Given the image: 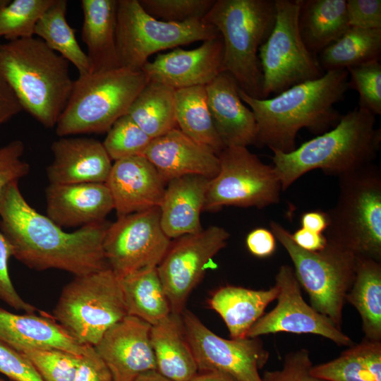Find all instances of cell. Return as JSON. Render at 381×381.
<instances>
[{
	"instance_id": "6da1fadb",
	"label": "cell",
	"mask_w": 381,
	"mask_h": 381,
	"mask_svg": "<svg viewBox=\"0 0 381 381\" xmlns=\"http://www.w3.org/2000/svg\"><path fill=\"white\" fill-rule=\"evenodd\" d=\"M110 223L101 222L66 232L28 204L18 182L0 193V231L13 256L30 269H56L75 276L109 267L102 243Z\"/></svg>"
},
{
	"instance_id": "7a4b0ae2",
	"label": "cell",
	"mask_w": 381,
	"mask_h": 381,
	"mask_svg": "<svg viewBox=\"0 0 381 381\" xmlns=\"http://www.w3.org/2000/svg\"><path fill=\"white\" fill-rule=\"evenodd\" d=\"M348 82V71L341 69L326 71L272 98H253L239 89L241 99L255 118V145L287 153L296 149L301 129L320 135L334 128L341 116L334 106L344 99Z\"/></svg>"
},
{
	"instance_id": "3957f363",
	"label": "cell",
	"mask_w": 381,
	"mask_h": 381,
	"mask_svg": "<svg viewBox=\"0 0 381 381\" xmlns=\"http://www.w3.org/2000/svg\"><path fill=\"white\" fill-rule=\"evenodd\" d=\"M375 116L360 107L341 116L327 132L303 143L290 152L273 150V167L286 190L314 169L340 176L373 164L380 148V128Z\"/></svg>"
},
{
	"instance_id": "277c9868",
	"label": "cell",
	"mask_w": 381,
	"mask_h": 381,
	"mask_svg": "<svg viewBox=\"0 0 381 381\" xmlns=\"http://www.w3.org/2000/svg\"><path fill=\"white\" fill-rule=\"evenodd\" d=\"M69 64L38 37L0 44V77L23 110L47 128L56 126L71 96Z\"/></svg>"
},
{
	"instance_id": "5b68a950",
	"label": "cell",
	"mask_w": 381,
	"mask_h": 381,
	"mask_svg": "<svg viewBox=\"0 0 381 381\" xmlns=\"http://www.w3.org/2000/svg\"><path fill=\"white\" fill-rule=\"evenodd\" d=\"M275 17L274 0H217L203 18L222 37L223 71L253 98L264 99L258 51L270 35Z\"/></svg>"
},
{
	"instance_id": "8992f818",
	"label": "cell",
	"mask_w": 381,
	"mask_h": 381,
	"mask_svg": "<svg viewBox=\"0 0 381 381\" xmlns=\"http://www.w3.org/2000/svg\"><path fill=\"white\" fill-rule=\"evenodd\" d=\"M328 242L353 253L381 260V171L373 164L339 176L334 206L326 212Z\"/></svg>"
},
{
	"instance_id": "52a82bcc",
	"label": "cell",
	"mask_w": 381,
	"mask_h": 381,
	"mask_svg": "<svg viewBox=\"0 0 381 381\" xmlns=\"http://www.w3.org/2000/svg\"><path fill=\"white\" fill-rule=\"evenodd\" d=\"M149 82L142 70L118 68L79 75L60 115L56 133L59 137L107 133Z\"/></svg>"
},
{
	"instance_id": "ba28073f",
	"label": "cell",
	"mask_w": 381,
	"mask_h": 381,
	"mask_svg": "<svg viewBox=\"0 0 381 381\" xmlns=\"http://www.w3.org/2000/svg\"><path fill=\"white\" fill-rule=\"evenodd\" d=\"M126 315L121 279L109 267L75 276L64 287L52 315L77 341L92 346Z\"/></svg>"
},
{
	"instance_id": "9c48e42d",
	"label": "cell",
	"mask_w": 381,
	"mask_h": 381,
	"mask_svg": "<svg viewBox=\"0 0 381 381\" xmlns=\"http://www.w3.org/2000/svg\"><path fill=\"white\" fill-rule=\"evenodd\" d=\"M270 231L285 248L296 277L307 292L310 306L341 328L345 297L356 276L357 256L327 241L324 249L311 252L297 246L291 234L277 222Z\"/></svg>"
},
{
	"instance_id": "30bf717a",
	"label": "cell",
	"mask_w": 381,
	"mask_h": 381,
	"mask_svg": "<svg viewBox=\"0 0 381 381\" xmlns=\"http://www.w3.org/2000/svg\"><path fill=\"white\" fill-rule=\"evenodd\" d=\"M217 29L202 20L170 23L148 14L138 0H118L116 47L120 68L140 71L152 54L219 36Z\"/></svg>"
},
{
	"instance_id": "8fae6325",
	"label": "cell",
	"mask_w": 381,
	"mask_h": 381,
	"mask_svg": "<svg viewBox=\"0 0 381 381\" xmlns=\"http://www.w3.org/2000/svg\"><path fill=\"white\" fill-rule=\"evenodd\" d=\"M275 23L258 51L263 98L320 78L325 73L306 47L298 29L302 0H274Z\"/></svg>"
},
{
	"instance_id": "7c38bea8",
	"label": "cell",
	"mask_w": 381,
	"mask_h": 381,
	"mask_svg": "<svg viewBox=\"0 0 381 381\" xmlns=\"http://www.w3.org/2000/svg\"><path fill=\"white\" fill-rule=\"evenodd\" d=\"M218 157L219 169L209 181L203 210L229 205L261 209L279 202L282 186L273 166L247 147H225Z\"/></svg>"
},
{
	"instance_id": "4fadbf2b",
	"label": "cell",
	"mask_w": 381,
	"mask_h": 381,
	"mask_svg": "<svg viewBox=\"0 0 381 381\" xmlns=\"http://www.w3.org/2000/svg\"><path fill=\"white\" fill-rule=\"evenodd\" d=\"M171 244L160 224V209L118 217L109 225L102 243L109 267L120 278L157 267Z\"/></svg>"
},
{
	"instance_id": "5bb4252c",
	"label": "cell",
	"mask_w": 381,
	"mask_h": 381,
	"mask_svg": "<svg viewBox=\"0 0 381 381\" xmlns=\"http://www.w3.org/2000/svg\"><path fill=\"white\" fill-rule=\"evenodd\" d=\"M181 318L198 372H221L236 381H262L259 370L266 364L269 352L259 337L226 339L188 310Z\"/></svg>"
},
{
	"instance_id": "9a60e30c",
	"label": "cell",
	"mask_w": 381,
	"mask_h": 381,
	"mask_svg": "<svg viewBox=\"0 0 381 381\" xmlns=\"http://www.w3.org/2000/svg\"><path fill=\"white\" fill-rule=\"evenodd\" d=\"M230 236L224 228L211 226L182 236L171 243L157 270L171 313L181 314L188 298L202 279L207 263Z\"/></svg>"
},
{
	"instance_id": "2e32d148",
	"label": "cell",
	"mask_w": 381,
	"mask_h": 381,
	"mask_svg": "<svg viewBox=\"0 0 381 381\" xmlns=\"http://www.w3.org/2000/svg\"><path fill=\"white\" fill-rule=\"evenodd\" d=\"M274 285L278 288L277 304L253 325L246 337L279 332L313 334L327 338L338 346L353 344L341 328L303 300L301 286L291 266L283 265L279 267Z\"/></svg>"
},
{
	"instance_id": "e0dca14e",
	"label": "cell",
	"mask_w": 381,
	"mask_h": 381,
	"mask_svg": "<svg viewBox=\"0 0 381 381\" xmlns=\"http://www.w3.org/2000/svg\"><path fill=\"white\" fill-rule=\"evenodd\" d=\"M150 329L147 322L128 315L94 346L114 381H134L144 373L157 370Z\"/></svg>"
},
{
	"instance_id": "ac0fdd59",
	"label": "cell",
	"mask_w": 381,
	"mask_h": 381,
	"mask_svg": "<svg viewBox=\"0 0 381 381\" xmlns=\"http://www.w3.org/2000/svg\"><path fill=\"white\" fill-rule=\"evenodd\" d=\"M202 42L194 49L177 47L170 52L158 54L141 70L149 81L174 90L206 86L223 71L224 45L220 35Z\"/></svg>"
},
{
	"instance_id": "d6986e66",
	"label": "cell",
	"mask_w": 381,
	"mask_h": 381,
	"mask_svg": "<svg viewBox=\"0 0 381 381\" xmlns=\"http://www.w3.org/2000/svg\"><path fill=\"white\" fill-rule=\"evenodd\" d=\"M105 183L118 217L159 207L165 190V182L144 156L115 161Z\"/></svg>"
},
{
	"instance_id": "ffe728a7",
	"label": "cell",
	"mask_w": 381,
	"mask_h": 381,
	"mask_svg": "<svg viewBox=\"0 0 381 381\" xmlns=\"http://www.w3.org/2000/svg\"><path fill=\"white\" fill-rule=\"evenodd\" d=\"M143 156L156 168L165 183L188 175L211 179L219 169L218 155L178 128L152 139Z\"/></svg>"
},
{
	"instance_id": "44dd1931",
	"label": "cell",
	"mask_w": 381,
	"mask_h": 381,
	"mask_svg": "<svg viewBox=\"0 0 381 381\" xmlns=\"http://www.w3.org/2000/svg\"><path fill=\"white\" fill-rule=\"evenodd\" d=\"M51 150L53 160L47 167L49 184L106 183L112 164L99 140L60 137L52 143Z\"/></svg>"
},
{
	"instance_id": "7402d4cb",
	"label": "cell",
	"mask_w": 381,
	"mask_h": 381,
	"mask_svg": "<svg viewBox=\"0 0 381 381\" xmlns=\"http://www.w3.org/2000/svg\"><path fill=\"white\" fill-rule=\"evenodd\" d=\"M45 198L47 216L61 228L103 222L114 210L105 183L49 184Z\"/></svg>"
},
{
	"instance_id": "603a6c76",
	"label": "cell",
	"mask_w": 381,
	"mask_h": 381,
	"mask_svg": "<svg viewBox=\"0 0 381 381\" xmlns=\"http://www.w3.org/2000/svg\"><path fill=\"white\" fill-rule=\"evenodd\" d=\"M205 88L212 121L224 147L255 145V118L241 99L240 87L234 78L222 71Z\"/></svg>"
},
{
	"instance_id": "cb8c5ba5",
	"label": "cell",
	"mask_w": 381,
	"mask_h": 381,
	"mask_svg": "<svg viewBox=\"0 0 381 381\" xmlns=\"http://www.w3.org/2000/svg\"><path fill=\"white\" fill-rule=\"evenodd\" d=\"M0 343L21 353L30 349H60L77 356L92 346L77 341L52 315L12 313L0 307Z\"/></svg>"
},
{
	"instance_id": "d4e9b609",
	"label": "cell",
	"mask_w": 381,
	"mask_h": 381,
	"mask_svg": "<svg viewBox=\"0 0 381 381\" xmlns=\"http://www.w3.org/2000/svg\"><path fill=\"white\" fill-rule=\"evenodd\" d=\"M210 180L202 176L188 175L167 183L159 209L161 226L169 238L202 229L200 213Z\"/></svg>"
},
{
	"instance_id": "484cf974",
	"label": "cell",
	"mask_w": 381,
	"mask_h": 381,
	"mask_svg": "<svg viewBox=\"0 0 381 381\" xmlns=\"http://www.w3.org/2000/svg\"><path fill=\"white\" fill-rule=\"evenodd\" d=\"M118 0H82L81 40L86 45L90 73L120 68L116 47Z\"/></svg>"
},
{
	"instance_id": "4316f807",
	"label": "cell",
	"mask_w": 381,
	"mask_h": 381,
	"mask_svg": "<svg viewBox=\"0 0 381 381\" xmlns=\"http://www.w3.org/2000/svg\"><path fill=\"white\" fill-rule=\"evenodd\" d=\"M150 342L157 371L173 381H190L198 373L181 314L171 313L151 326Z\"/></svg>"
},
{
	"instance_id": "83f0119b",
	"label": "cell",
	"mask_w": 381,
	"mask_h": 381,
	"mask_svg": "<svg viewBox=\"0 0 381 381\" xmlns=\"http://www.w3.org/2000/svg\"><path fill=\"white\" fill-rule=\"evenodd\" d=\"M277 295L275 285L267 290L229 285L212 294L209 306L221 316L231 339H243Z\"/></svg>"
},
{
	"instance_id": "f1b7e54d",
	"label": "cell",
	"mask_w": 381,
	"mask_h": 381,
	"mask_svg": "<svg viewBox=\"0 0 381 381\" xmlns=\"http://www.w3.org/2000/svg\"><path fill=\"white\" fill-rule=\"evenodd\" d=\"M349 28L346 0H302L298 29L313 54H320Z\"/></svg>"
},
{
	"instance_id": "f546056e",
	"label": "cell",
	"mask_w": 381,
	"mask_h": 381,
	"mask_svg": "<svg viewBox=\"0 0 381 381\" xmlns=\"http://www.w3.org/2000/svg\"><path fill=\"white\" fill-rule=\"evenodd\" d=\"M346 301L358 312L365 338L381 341V264L357 257L356 276Z\"/></svg>"
},
{
	"instance_id": "4dcf8cb0",
	"label": "cell",
	"mask_w": 381,
	"mask_h": 381,
	"mask_svg": "<svg viewBox=\"0 0 381 381\" xmlns=\"http://www.w3.org/2000/svg\"><path fill=\"white\" fill-rule=\"evenodd\" d=\"M121 283L128 315L153 326L171 313L157 267L130 274Z\"/></svg>"
},
{
	"instance_id": "1f68e13d",
	"label": "cell",
	"mask_w": 381,
	"mask_h": 381,
	"mask_svg": "<svg viewBox=\"0 0 381 381\" xmlns=\"http://www.w3.org/2000/svg\"><path fill=\"white\" fill-rule=\"evenodd\" d=\"M310 373L325 381H381V341L364 338Z\"/></svg>"
},
{
	"instance_id": "d6a6232c",
	"label": "cell",
	"mask_w": 381,
	"mask_h": 381,
	"mask_svg": "<svg viewBox=\"0 0 381 381\" xmlns=\"http://www.w3.org/2000/svg\"><path fill=\"white\" fill-rule=\"evenodd\" d=\"M174 111L178 128L217 155L224 148L209 110L204 85L175 90Z\"/></svg>"
},
{
	"instance_id": "836d02e7",
	"label": "cell",
	"mask_w": 381,
	"mask_h": 381,
	"mask_svg": "<svg viewBox=\"0 0 381 381\" xmlns=\"http://www.w3.org/2000/svg\"><path fill=\"white\" fill-rule=\"evenodd\" d=\"M175 90L149 81L135 97L127 114L152 139L178 128L174 111Z\"/></svg>"
},
{
	"instance_id": "e575fe53",
	"label": "cell",
	"mask_w": 381,
	"mask_h": 381,
	"mask_svg": "<svg viewBox=\"0 0 381 381\" xmlns=\"http://www.w3.org/2000/svg\"><path fill=\"white\" fill-rule=\"evenodd\" d=\"M319 54L318 59L325 72L346 70L372 61H380L381 29L350 27Z\"/></svg>"
},
{
	"instance_id": "d590c367",
	"label": "cell",
	"mask_w": 381,
	"mask_h": 381,
	"mask_svg": "<svg viewBox=\"0 0 381 381\" xmlns=\"http://www.w3.org/2000/svg\"><path fill=\"white\" fill-rule=\"evenodd\" d=\"M66 10V0H54L38 20L34 35L71 63L79 75H85L90 73L87 56L76 40L75 30L67 22Z\"/></svg>"
},
{
	"instance_id": "8d00e7d4",
	"label": "cell",
	"mask_w": 381,
	"mask_h": 381,
	"mask_svg": "<svg viewBox=\"0 0 381 381\" xmlns=\"http://www.w3.org/2000/svg\"><path fill=\"white\" fill-rule=\"evenodd\" d=\"M54 0H13L0 9V37L8 41L34 36L35 28Z\"/></svg>"
},
{
	"instance_id": "74e56055",
	"label": "cell",
	"mask_w": 381,
	"mask_h": 381,
	"mask_svg": "<svg viewBox=\"0 0 381 381\" xmlns=\"http://www.w3.org/2000/svg\"><path fill=\"white\" fill-rule=\"evenodd\" d=\"M152 138L128 115L120 117L107 132L102 144L111 160L143 156Z\"/></svg>"
},
{
	"instance_id": "f35d334b",
	"label": "cell",
	"mask_w": 381,
	"mask_h": 381,
	"mask_svg": "<svg viewBox=\"0 0 381 381\" xmlns=\"http://www.w3.org/2000/svg\"><path fill=\"white\" fill-rule=\"evenodd\" d=\"M44 381H73L82 356L60 349H30L20 353Z\"/></svg>"
},
{
	"instance_id": "ab89813d",
	"label": "cell",
	"mask_w": 381,
	"mask_h": 381,
	"mask_svg": "<svg viewBox=\"0 0 381 381\" xmlns=\"http://www.w3.org/2000/svg\"><path fill=\"white\" fill-rule=\"evenodd\" d=\"M350 75L349 88L359 95L358 107L373 114H381V64L372 61L346 69Z\"/></svg>"
},
{
	"instance_id": "60d3db41",
	"label": "cell",
	"mask_w": 381,
	"mask_h": 381,
	"mask_svg": "<svg viewBox=\"0 0 381 381\" xmlns=\"http://www.w3.org/2000/svg\"><path fill=\"white\" fill-rule=\"evenodd\" d=\"M150 16L170 23L202 20L215 0H138Z\"/></svg>"
},
{
	"instance_id": "b9f144b4",
	"label": "cell",
	"mask_w": 381,
	"mask_h": 381,
	"mask_svg": "<svg viewBox=\"0 0 381 381\" xmlns=\"http://www.w3.org/2000/svg\"><path fill=\"white\" fill-rule=\"evenodd\" d=\"M313 363L310 352L301 349L287 353L284 357L283 367L277 370H265L262 381H325L310 373Z\"/></svg>"
},
{
	"instance_id": "7bdbcfd3",
	"label": "cell",
	"mask_w": 381,
	"mask_h": 381,
	"mask_svg": "<svg viewBox=\"0 0 381 381\" xmlns=\"http://www.w3.org/2000/svg\"><path fill=\"white\" fill-rule=\"evenodd\" d=\"M24 150V144L20 140L0 148V193L30 172L29 164L22 159Z\"/></svg>"
},
{
	"instance_id": "ee69618b",
	"label": "cell",
	"mask_w": 381,
	"mask_h": 381,
	"mask_svg": "<svg viewBox=\"0 0 381 381\" xmlns=\"http://www.w3.org/2000/svg\"><path fill=\"white\" fill-rule=\"evenodd\" d=\"M13 256L12 248L0 231V300L11 308L25 313L40 312L35 306L25 301L16 290L9 274L8 263Z\"/></svg>"
},
{
	"instance_id": "f6af8a7d",
	"label": "cell",
	"mask_w": 381,
	"mask_h": 381,
	"mask_svg": "<svg viewBox=\"0 0 381 381\" xmlns=\"http://www.w3.org/2000/svg\"><path fill=\"white\" fill-rule=\"evenodd\" d=\"M0 373L11 381H44L25 356L1 343H0Z\"/></svg>"
},
{
	"instance_id": "bcb514c9",
	"label": "cell",
	"mask_w": 381,
	"mask_h": 381,
	"mask_svg": "<svg viewBox=\"0 0 381 381\" xmlns=\"http://www.w3.org/2000/svg\"><path fill=\"white\" fill-rule=\"evenodd\" d=\"M346 12L350 27L381 29L380 0H348Z\"/></svg>"
},
{
	"instance_id": "7dc6e473",
	"label": "cell",
	"mask_w": 381,
	"mask_h": 381,
	"mask_svg": "<svg viewBox=\"0 0 381 381\" xmlns=\"http://www.w3.org/2000/svg\"><path fill=\"white\" fill-rule=\"evenodd\" d=\"M73 381H114L107 366L94 346L82 356Z\"/></svg>"
},
{
	"instance_id": "c3c4849f",
	"label": "cell",
	"mask_w": 381,
	"mask_h": 381,
	"mask_svg": "<svg viewBox=\"0 0 381 381\" xmlns=\"http://www.w3.org/2000/svg\"><path fill=\"white\" fill-rule=\"evenodd\" d=\"M276 238L273 233L265 228L252 230L246 237V246L253 255L267 258L274 253L276 249Z\"/></svg>"
},
{
	"instance_id": "681fc988",
	"label": "cell",
	"mask_w": 381,
	"mask_h": 381,
	"mask_svg": "<svg viewBox=\"0 0 381 381\" xmlns=\"http://www.w3.org/2000/svg\"><path fill=\"white\" fill-rule=\"evenodd\" d=\"M23 110L17 97L0 77V126Z\"/></svg>"
},
{
	"instance_id": "f907efd6",
	"label": "cell",
	"mask_w": 381,
	"mask_h": 381,
	"mask_svg": "<svg viewBox=\"0 0 381 381\" xmlns=\"http://www.w3.org/2000/svg\"><path fill=\"white\" fill-rule=\"evenodd\" d=\"M291 238L300 248L311 252H316L325 248L327 240L324 234L300 228L293 234Z\"/></svg>"
},
{
	"instance_id": "816d5d0a",
	"label": "cell",
	"mask_w": 381,
	"mask_h": 381,
	"mask_svg": "<svg viewBox=\"0 0 381 381\" xmlns=\"http://www.w3.org/2000/svg\"><path fill=\"white\" fill-rule=\"evenodd\" d=\"M301 227L317 233H322L328 226L327 214L322 211L305 212L301 219Z\"/></svg>"
},
{
	"instance_id": "f5cc1de1",
	"label": "cell",
	"mask_w": 381,
	"mask_h": 381,
	"mask_svg": "<svg viewBox=\"0 0 381 381\" xmlns=\"http://www.w3.org/2000/svg\"><path fill=\"white\" fill-rule=\"evenodd\" d=\"M190 381H236L231 376L217 371L198 372Z\"/></svg>"
},
{
	"instance_id": "db71d44e",
	"label": "cell",
	"mask_w": 381,
	"mask_h": 381,
	"mask_svg": "<svg viewBox=\"0 0 381 381\" xmlns=\"http://www.w3.org/2000/svg\"><path fill=\"white\" fill-rule=\"evenodd\" d=\"M134 381H173L158 373L151 370L140 375Z\"/></svg>"
},
{
	"instance_id": "11a10c76",
	"label": "cell",
	"mask_w": 381,
	"mask_h": 381,
	"mask_svg": "<svg viewBox=\"0 0 381 381\" xmlns=\"http://www.w3.org/2000/svg\"><path fill=\"white\" fill-rule=\"evenodd\" d=\"M10 1L9 0H0V9L6 6Z\"/></svg>"
},
{
	"instance_id": "9f6ffc18",
	"label": "cell",
	"mask_w": 381,
	"mask_h": 381,
	"mask_svg": "<svg viewBox=\"0 0 381 381\" xmlns=\"http://www.w3.org/2000/svg\"><path fill=\"white\" fill-rule=\"evenodd\" d=\"M0 381H6V380H3V379H0Z\"/></svg>"
}]
</instances>
